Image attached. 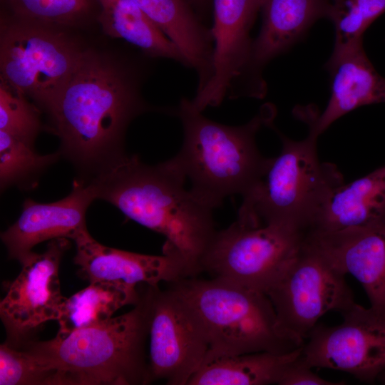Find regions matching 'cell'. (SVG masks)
Listing matches in <instances>:
<instances>
[{"mask_svg":"<svg viewBox=\"0 0 385 385\" xmlns=\"http://www.w3.org/2000/svg\"><path fill=\"white\" fill-rule=\"evenodd\" d=\"M88 182L96 199L164 235L163 252L180 255L192 275L200 272L201 258L217 231L213 209L186 188L173 158L151 166L125 154Z\"/></svg>","mask_w":385,"mask_h":385,"instance_id":"cell-1","label":"cell"},{"mask_svg":"<svg viewBox=\"0 0 385 385\" xmlns=\"http://www.w3.org/2000/svg\"><path fill=\"white\" fill-rule=\"evenodd\" d=\"M144 108L130 76L99 56L83 52L46 109L61 141L59 153L91 179L125 154L124 131Z\"/></svg>","mask_w":385,"mask_h":385,"instance_id":"cell-2","label":"cell"},{"mask_svg":"<svg viewBox=\"0 0 385 385\" xmlns=\"http://www.w3.org/2000/svg\"><path fill=\"white\" fill-rule=\"evenodd\" d=\"M150 304L148 286L130 312L22 349L41 367L44 385L146 384Z\"/></svg>","mask_w":385,"mask_h":385,"instance_id":"cell-3","label":"cell"},{"mask_svg":"<svg viewBox=\"0 0 385 385\" xmlns=\"http://www.w3.org/2000/svg\"><path fill=\"white\" fill-rule=\"evenodd\" d=\"M175 113L183 125V142L173 158L190 190L213 210L228 196L247 194L270 161L255 141L269 118L261 113L245 124L227 125L204 116L188 98L181 99Z\"/></svg>","mask_w":385,"mask_h":385,"instance_id":"cell-4","label":"cell"},{"mask_svg":"<svg viewBox=\"0 0 385 385\" xmlns=\"http://www.w3.org/2000/svg\"><path fill=\"white\" fill-rule=\"evenodd\" d=\"M280 136L281 152L270 158L260 181L242 197L236 221L249 227L282 224L306 235L343 178L335 165L319 160V135L312 128L302 140Z\"/></svg>","mask_w":385,"mask_h":385,"instance_id":"cell-5","label":"cell"},{"mask_svg":"<svg viewBox=\"0 0 385 385\" xmlns=\"http://www.w3.org/2000/svg\"><path fill=\"white\" fill-rule=\"evenodd\" d=\"M172 284L205 327L209 351L204 364L260 351L287 353L304 344L278 330L272 304L262 292L217 277H186Z\"/></svg>","mask_w":385,"mask_h":385,"instance_id":"cell-6","label":"cell"},{"mask_svg":"<svg viewBox=\"0 0 385 385\" xmlns=\"http://www.w3.org/2000/svg\"><path fill=\"white\" fill-rule=\"evenodd\" d=\"M305 234L282 224L249 227L235 221L216 231L200 272L265 293L300 252Z\"/></svg>","mask_w":385,"mask_h":385,"instance_id":"cell-7","label":"cell"},{"mask_svg":"<svg viewBox=\"0 0 385 385\" xmlns=\"http://www.w3.org/2000/svg\"><path fill=\"white\" fill-rule=\"evenodd\" d=\"M265 294L274 307L278 330L300 343L322 315L331 310L341 313L354 303L344 274L305 242Z\"/></svg>","mask_w":385,"mask_h":385,"instance_id":"cell-8","label":"cell"},{"mask_svg":"<svg viewBox=\"0 0 385 385\" xmlns=\"http://www.w3.org/2000/svg\"><path fill=\"white\" fill-rule=\"evenodd\" d=\"M264 0H213L212 74L191 100L202 112L226 98H263L267 86L252 61L250 31Z\"/></svg>","mask_w":385,"mask_h":385,"instance_id":"cell-9","label":"cell"},{"mask_svg":"<svg viewBox=\"0 0 385 385\" xmlns=\"http://www.w3.org/2000/svg\"><path fill=\"white\" fill-rule=\"evenodd\" d=\"M0 48L1 81L44 108L63 90L83 54L61 35L26 24L4 29Z\"/></svg>","mask_w":385,"mask_h":385,"instance_id":"cell-10","label":"cell"},{"mask_svg":"<svg viewBox=\"0 0 385 385\" xmlns=\"http://www.w3.org/2000/svg\"><path fill=\"white\" fill-rule=\"evenodd\" d=\"M148 384L164 380L188 385L209 351L205 327L191 305L172 287L149 286Z\"/></svg>","mask_w":385,"mask_h":385,"instance_id":"cell-11","label":"cell"},{"mask_svg":"<svg viewBox=\"0 0 385 385\" xmlns=\"http://www.w3.org/2000/svg\"><path fill=\"white\" fill-rule=\"evenodd\" d=\"M334 327L316 325L301 358L310 367L349 373L371 382L385 371V318L356 303L341 312Z\"/></svg>","mask_w":385,"mask_h":385,"instance_id":"cell-12","label":"cell"},{"mask_svg":"<svg viewBox=\"0 0 385 385\" xmlns=\"http://www.w3.org/2000/svg\"><path fill=\"white\" fill-rule=\"evenodd\" d=\"M67 238L50 240L43 253L33 252L8 287L0 303V315L9 343L19 346L44 323L56 320L66 297L61 292L58 269Z\"/></svg>","mask_w":385,"mask_h":385,"instance_id":"cell-13","label":"cell"},{"mask_svg":"<svg viewBox=\"0 0 385 385\" xmlns=\"http://www.w3.org/2000/svg\"><path fill=\"white\" fill-rule=\"evenodd\" d=\"M73 240L76 246L74 262L79 267L78 274L89 282L158 286L161 282L172 283L192 275L185 260L173 252L150 255L109 247L93 239L87 228Z\"/></svg>","mask_w":385,"mask_h":385,"instance_id":"cell-14","label":"cell"},{"mask_svg":"<svg viewBox=\"0 0 385 385\" xmlns=\"http://www.w3.org/2000/svg\"><path fill=\"white\" fill-rule=\"evenodd\" d=\"M304 242L344 275H353L370 307L385 318V220L362 228L308 233Z\"/></svg>","mask_w":385,"mask_h":385,"instance_id":"cell-15","label":"cell"},{"mask_svg":"<svg viewBox=\"0 0 385 385\" xmlns=\"http://www.w3.org/2000/svg\"><path fill=\"white\" fill-rule=\"evenodd\" d=\"M96 199L91 185L83 179L73 183L66 197L53 202L40 203L27 199L18 220L1 234L9 257L24 262L35 245L57 238L73 240L86 229V212Z\"/></svg>","mask_w":385,"mask_h":385,"instance_id":"cell-16","label":"cell"},{"mask_svg":"<svg viewBox=\"0 0 385 385\" xmlns=\"http://www.w3.org/2000/svg\"><path fill=\"white\" fill-rule=\"evenodd\" d=\"M325 68L331 81L328 103L320 115L307 111L304 115L309 126L319 135L357 108L385 103V77L375 69L363 43L333 51Z\"/></svg>","mask_w":385,"mask_h":385,"instance_id":"cell-17","label":"cell"},{"mask_svg":"<svg viewBox=\"0 0 385 385\" xmlns=\"http://www.w3.org/2000/svg\"><path fill=\"white\" fill-rule=\"evenodd\" d=\"M385 220V165L334 188L306 233L362 228Z\"/></svg>","mask_w":385,"mask_h":385,"instance_id":"cell-18","label":"cell"},{"mask_svg":"<svg viewBox=\"0 0 385 385\" xmlns=\"http://www.w3.org/2000/svg\"><path fill=\"white\" fill-rule=\"evenodd\" d=\"M175 45L185 66L198 77L197 91L202 88L212 74L213 40L192 13L186 0H132Z\"/></svg>","mask_w":385,"mask_h":385,"instance_id":"cell-19","label":"cell"},{"mask_svg":"<svg viewBox=\"0 0 385 385\" xmlns=\"http://www.w3.org/2000/svg\"><path fill=\"white\" fill-rule=\"evenodd\" d=\"M329 0H264L262 24L253 41L252 61L263 67L299 41L319 19L327 16Z\"/></svg>","mask_w":385,"mask_h":385,"instance_id":"cell-20","label":"cell"},{"mask_svg":"<svg viewBox=\"0 0 385 385\" xmlns=\"http://www.w3.org/2000/svg\"><path fill=\"white\" fill-rule=\"evenodd\" d=\"M302 346L283 354L260 351L215 359L204 364L188 385L278 384L287 366L300 355Z\"/></svg>","mask_w":385,"mask_h":385,"instance_id":"cell-21","label":"cell"},{"mask_svg":"<svg viewBox=\"0 0 385 385\" xmlns=\"http://www.w3.org/2000/svg\"><path fill=\"white\" fill-rule=\"evenodd\" d=\"M100 23L106 34L124 39L153 57L174 60L185 65L175 45L132 0H98Z\"/></svg>","mask_w":385,"mask_h":385,"instance_id":"cell-22","label":"cell"},{"mask_svg":"<svg viewBox=\"0 0 385 385\" xmlns=\"http://www.w3.org/2000/svg\"><path fill=\"white\" fill-rule=\"evenodd\" d=\"M140 297L136 287L120 282H93L66 298L57 319L58 334L105 323L123 306L135 304Z\"/></svg>","mask_w":385,"mask_h":385,"instance_id":"cell-23","label":"cell"},{"mask_svg":"<svg viewBox=\"0 0 385 385\" xmlns=\"http://www.w3.org/2000/svg\"><path fill=\"white\" fill-rule=\"evenodd\" d=\"M385 12V0H329L327 16L333 24V51L363 43L366 30Z\"/></svg>","mask_w":385,"mask_h":385,"instance_id":"cell-24","label":"cell"},{"mask_svg":"<svg viewBox=\"0 0 385 385\" xmlns=\"http://www.w3.org/2000/svg\"><path fill=\"white\" fill-rule=\"evenodd\" d=\"M60 153L40 155L29 144L0 130V182L1 189L23 185L55 163Z\"/></svg>","mask_w":385,"mask_h":385,"instance_id":"cell-25","label":"cell"},{"mask_svg":"<svg viewBox=\"0 0 385 385\" xmlns=\"http://www.w3.org/2000/svg\"><path fill=\"white\" fill-rule=\"evenodd\" d=\"M39 129L38 113L25 96L1 81L0 130L33 145Z\"/></svg>","mask_w":385,"mask_h":385,"instance_id":"cell-26","label":"cell"},{"mask_svg":"<svg viewBox=\"0 0 385 385\" xmlns=\"http://www.w3.org/2000/svg\"><path fill=\"white\" fill-rule=\"evenodd\" d=\"M19 16L46 23L71 21L88 8L90 0H9Z\"/></svg>","mask_w":385,"mask_h":385,"instance_id":"cell-27","label":"cell"},{"mask_svg":"<svg viewBox=\"0 0 385 385\" xmlns=\"http://www.w3.org/2000/svg\"><path fill=\"white\" fill-rule=\"evenodd\" d=\"M45 376L36 361L22 348L0 346L1 385H44Z\"/></svg>","mask_w":385,"mask_h":385,"instance_id":"cell-28","label":"cell"},{"mask_svg":"<svg viewBox=\"0 0 385 385\" xmlns=\"http://www.w3.org/2000/svg\"><path fill=\"white\" fill-rule=\"evenodd\" d=\"M301 355V354H300ZM300 355L291 361L284 369L278 384L279 385H337L342 382H334L324 379L311 371Z\"/></svg>","mask_w":385,"mask_h":385,"instance_id":"cell-29","label":"cell"},{"mask_svg":"<svg viewBox=\"0 0 385 385\" xmlns=\"http://www.w3.org/2000/svg\"><path fill=\"white\" fill-rule=\"evenodd\" d=\"M186 1H187V2H190V3H193V4H200L203 0H186Z\"/></svg>","mask_w":385,"mask_h":385,"instance_id":"cell-30","label":"cell"}]
</instances>
